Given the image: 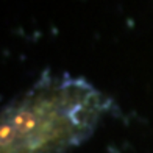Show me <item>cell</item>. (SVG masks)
<instances>
[{
  "label": "cell",
  "instance_id": "1",
  "mask_svg": "<svg viewBox=\"0 0 153 153\" xmlns=\"http://www.w3.org/2000/svg\"><path fill=\"white\" fill-rule=\"evenodd\" d=\"M105 106L85 80H41L0 113V153H62L92 133Z\"/></svg>",
  "mask_w": 153,
  "mask_h": 153
}]
</instances>
